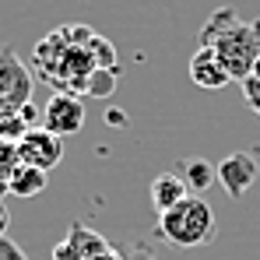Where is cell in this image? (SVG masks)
Listing matches in <instances>:
<instances>
[{
  "label": "cell",
  "instance_id": "obj_20",
  "mask_svg": "<svg viewBox=\"0 0 260 260\" xmlns=\"http://www.w3.org/2000/svg\"><path fill=\"white\" fill-rule=\"evenodd\" d=\"M7 225H11V211H7V204L0 201V236L7 232Z\"/></svg>",
  "mask_w": 260,
  "mask_h": 260
},
{
  "label": "cell",
  "instance_id": "obj_12",
  "mask_svg": "<svg viewBox=\"0 0 260 260\" xmlns=\"http://www.w3.org/2000/svg\"><path fill=\"white\" fill-rule=\"evenodd\" d=\"M116 81H120V71H116V67H95V71L88 74V81H85V91L95 95V99H106V95L116 91Z\"/></svg>",
  "mask_w": 260,
  "mask_h": 260
},
{
  "label": "cell",
  "instance_id": "obj_3",
  "mask_svg": "<svg viewBox=\"0 0 260 260\" xmlns=\"http://www.w3.org/2000/svg\"><path fill=\"white\" fill-rule=\"evenodd\" d=\"M25 102H32V74L18 60V53L11 46H4L0 49V113L21 109Z\"/></svg>",
  "mask_w": 260,
  "mask_h": 260
},
{
  "label": "cell",
  "instance_id": "obj_16",
  "mask_svg": "<svg viewBox=\"0 0 260 260\" xmlns=\"http://www.w3.org/2000/svg\"><path fill=\"white\" fill-rule=\"evenodd\" d=\"M243 95H246L250 109L260 116V78H246V81H243Z\"/></svg>",
  "mask_w": 260,
  "mask_h": 260
},
{
  "label": "cell",
  "instance_id": "obj_9",
  "mask_svg": "<svg viewBox=\"0 0 260 260\" xmlns=\"http://www.w3.org/2000/svg\"><path fill=\"white\" fill-rule=\"evenodd\" d=\"M148 197H151V208L162 215V211L176 208L183 197H190V190H186V183L176 173H158L151 179V186H148Z\"/></svg>",
  "mask_w": 260,
  "mask_h": 260
},
{
  "label": "cell",
  "instance_id": "obj_8",
  "mask_svg": "<svg viewBox=\"0 0 260 260\" xmlns=\"http://www.w3.org/2000/svg\"><path fill=\"white\" fill-rule=\"evenodd\" d=\"M190 81L197 88H204V91H221L232 78H229V71L221 67V60L215 56V49L197 46V53L190 56Z\"/></svg>",
  "mask_w": 260,
  "mask_h": 260
},
{
  "label": "cell",
  "instance_id": "obj_1",
  "mask_svg": "<svg viewBox=\"0 0 260 260\" xmlns=\"http://www.w3.org/2000/svg\"><path fill=\"white\" fill-rule=\"evenodd\" d=\"M201 46L215 49L232 81H246L260 60V18L243 21L232 7H218L201 28Z\"/></svg>",
  "mask_w": 260,
  "mask_h": 260
},
{
  "label": "cell",
  "instance_id": "obj_10",
  "mask_svg": "<svg viewBox=\"0 0 260 260\" xmlns=\"http://www.w3.org/2000/svg\"><path fill=\"white\" fill-rule=\"evenodd\" d=\"M176 176L186 183V190L190 193H197V197H204L208 190H211V183H218V173L215 166L208 162V158H179L176 162Z\"/></svg>",
  "mask_w": 260,
  "mask_h": 260
},
{
  "label": "cell",
  "instance_id": "obj_11",
  "mask_svg": "<svg viewBox=\"0 0 260 260\" xmlns=\"http://www.w3.org/2000/svg\"><path fill=\"white\" fill-rule=\"evenodd\" d=\"M46 183H49V176L43 169H32V166H18L14 176L7 179V193L11 197H21V201H28V197H39L46 190Z\"/></svg>",
  "mask_w": 260,
  "mask_h": 260
},
{
  "label": "cell",
  "instance_id": "obj_6",
  "mask_svg": "<svg viewBox=\"0 0 260 260\" xmlns=\"http://www.w3.org/2000/svg\"><path fill=\"white\" fill-rule=\"evenodd\" d=\"M215 173H218V183L225 186V193H229L232 201H239V197L257 183L260 166H257V158H253L250 151H232V155H225L215 166Z\"/></svg>",
  "mask_w": 260,
  "mask_h": 260
},
{
  "label": "cell",
  "instance_id": "obj_2",
  "mask_svg": "<svg viewBox=\"0 0 260 260\" xmlns=\"http://www.w3.org/2000/svg\"><path fill=\"white\" fill-rule=\"evenodd\" d=\"M158 236L173 246L193 250V246H208L218 236V218L211 211V204L197 193L183 197L176 208L158 215Z\"/></svg>",
  "mask_w": 260,
  "mask_h": 260
},
{
  "label": "cell",
  "instance_id": "obj_21",
  "mask_svg": "<svg viewBox=\"0 0 260 260\" xmlns=\"http://www.w3.org/2000/svg\"><path fill=\"white\" fill-rule=\"evenodd\" d=\"M250 78H260V60L253 63V71H250Z\"/></svg>",
  "mask_w": 260,
  "mask_h": 260
},
{
  "label": "cell",
  "instance_id": "obj_14",
  "mask_svg": "<svg viewBox=\"0 0 260 260\" xmlns=\"http://www.w3.org/2000/svg\"><path fill=\"white\" fill-rule=\"evenodd\" d=\"M88 49L95 56V67H116V49H113V43H106L102 36H91Z\"/></svg>",
  "mask_w": 260,
  "mask_h": 260
},
{
  "label": "cell",
  "instance_id": "obj_13",
  "mask_svg": "<svg viewBox=\"0 0 260 260\" xmlns=\"http://www.w3.org/2000/svg\"><path fill=\"white\" fill-rule=\"evenodd\" d=\"M25 134H28V123L21 120V113H18V109H4V113H0V141L18 144Z\"/></svg>",
  "mask_w": 260,
  "mask_h": 260
},
{
  "label": "cell",
  "instance_id": "obj_7",
  "mask_svg": "<svg viewBox=\"0 0 260 260\" xmlns=\"http://www.w3.org/2000/svg\"><path fill=\"white\" fill-rule=\"evenodd\" d=\"M106 250H109V239H102L95 229H88V225H81V221H74L71 232H67V239L56 243L53 260H95L99 253H106Z\"/></svg>",
  "mask_w": 260,
  "mask_h": 260
},
{
  "label": "cell",
  "instance_id": "obj_5",
  "mask_svg": "<svg viewBox=\"0 0 260 260\" xmlns=\"http://www.w3.org/2000/svg\"><path fill=\"white\" fill-rule=\"evenodd\" d=\"M18 158H21V166H32V169L49 173V169L60 166V158H63V141H60L56 134H49V130L36 127L18 141Z\"/></svg>",
  "mask_w": 260,
  "mask_h": 260
},
{
  "label": "cell",
  "instance_id": "obj_19",
  "mask_svg": "<svg viewBox=\"0 0 260 260\" xmlns=\"http://www.w3.org/2000/svg\"><path fill=\"white\" fill-rule=\"evenodd\" d=\"M106 123H109V127H127L123 109H106Z\"/></svg>",
  "mask_w": 260,
  "mask_h": 260
},
{
  "label": "cell",
  "instance_id": "obj_18",
  "mask_svg": "<svg viewBox=\"0 0 260 260\" xmlns=\"http://www.w3.org/2000/svg\"><path fill=\"white\" fill-rule=\"evenodd\" d=\"M123 260H155V253H151L144 243H137V246H127V250H123Z\"/></svg>",
  "mask_w": 260,
  "mask_h": 260
},
{
  "label": "cell",
  "instance_id": "obj_4",
  "mask_svg": "<svg viewBox=\"0 0 260 260\" xmlns=\"http://www.w3.org/2000/svg\"><path fill=\"white\" fill-rule=\"evenodd\" d=\"M85 127V102L74 91H53L43 109V130L56 134L60 141Z\"/></svg>",
  "mask_w": 260,
  "mask_h": 260
},
{
  "label": "cell",
  "instance_id": "obj_15",
  "mask_svg": "<svg viewBox=\"0 0 260 260\" xmlns=\"http://www.w3.org/2000/svg\"><path fill=\"white\" fill-rule=\"evenodd\" d=\"M21 166V158H18V144H11V141H0V179L7 183L14 169Z\"/></svg>",
  "mask_w": 260,
  "mask_h": 260
},
{
  "label": "cell",
  "instance_id": "obj_17",
  "mask_svg": "<svg viewBox=\"0 0 260 260\" xmlns=\"http://www.w3.org/2000/svg\"><path fill=\"white\" fill-rule=\"evenodd\" d=\"M0 260H28V257H25V250H21L14 239L0 236Z\"/></svg>",
  "mask_w": 260,
  "mask_h": 260
}]
</instances>
